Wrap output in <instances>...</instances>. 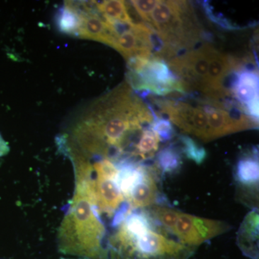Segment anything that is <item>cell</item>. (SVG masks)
I'll return each mask as SVG.
<instances>
[{
	"label": "cell",
	"instance_id": "19",
	"mask_svg": "<svg viewBox=\"0 0 259 259\" xmlns=\"http://www.w3.org/2000/svg\"><path fill=\"white\" fill-rule=\"evenodd\" d=\"M180 141L182 144V152L186 158L198 165L203 163L207 157V152L203 146H200L188 136H181Z\"/></svg>",
	"mask_w": 259,
	"mask_h": 259
},
{
	"label": "cell",
	"instance_id": "22",
	"mask_svg": "<svg viewBox=\"0 0 259 259\" xmlns=\"http://www.w3.org/2000/svg\"><path fill=\"white\" fill-rule=\"evenodd\" d=\"M10 148L8 143L3 139V138L0 135V157L8 154Z\"/></svg>",
	"mask_w": 259,
	"mask_h": 259
},
{
	"label": "cell",
	"instance_id": "5",
	"mask_svg": "<svg viewBox=\"0 0 259 259\" xmlns=\"http://www.w3.org/2000/svg\"><path fill=\"white\" fill-rule=\"evenodd\" d=\"M128 61L127 79L133 89L158 96L187 93L185 85L161 58L134 57Z\"/></svg>",
	"mask_w": 259,
	"mask_h": 259
},
{
	"label": "cell",
	"instance_id": "11",
	"mask_svg": "<svg viewBox=\"0 0 259 259\" xmlns=\"http://www.w3.org/2000/svg\"><path fill=\"white\" fill-rule=\"evenodd\" d=\"M235 180L238 184L241 199L250 204L258 200L259 165L256 148L243 153L237 162L234 171Z\"/></svg>",
	"mask_w": 259,
	"mask_h": 259
},
{
	"label": "cell",
	"instance_id": "2",
	"mask_svg": "<svg viewBox=\"0 0 259 259\" xmlns=\"http://www.w3.org/2000/svg\"><path fill=\"white\" fill-rule=\"evenodd\" d=\"M107 233L98 209L83 191L75 187L59 228L61 253L81 259H105Z\"/></svg>",
	"mask_w": 259,
	"mask_h": 259
},
{
	"label": "cell",
	"instance_id": "13",
	"mask_svg": "<svg viewBox=\"0 0 259 259\" xmlns=\"http://www.w3.org/2000/svg\"><path fill=\"white\" fill-rule=\"evenodd\" d=\"M156 168L146 167L144 175L131 190L126 202L132 209H146L158 202V187Z\"/></svg>",
	"mask_w": 259,
	"mask_h": 259
},
{
	"label": "cell",
	"instance_id": "16",
	"mask_svg": "<svg viewBox=\"0 0 259 259\" xmlns=\"http://www.w3.org/2000/svg\"><path fill=\"white\" fill-rule=\"evenodd\" d=\"M182 165V153L174 145H169L160 150L156 155L155 168L162 175L176 174Z\"/></svg>",
	"mask_w": 259,
	"mask_h": 259
},
{
	"label": "cell",
	"instance_id": "12",
	"mask_svg": "<svg viewBox=\"0 0 259 259\" xmlns=\"http://www.w3.org/2000/svg\"><path fill=\"white\" fill-rule=\"evenodd\" d=\"M85 5L87 6L83 10L75 9L70 5L79 13L81 18L78 36L103 42L113 48L117 37V30L111 23L102 18L98 10L97 13H95L88 4Z\"/></svg>",
	"mask_w": 259,
	"mask_h": 259
},
{
	"label": "cell",
	"instance_id": "6",
	"mask_svg": "<svg viewBox=\"0 0 259 259\" xmlns=\"http://www.w3.org/2000/svg\"><path fill=\"white\" fill-rule=\"evenodd\" d=\"M215 49L209 44L191 49L166 61L169 67L185 85L187 91H205L209 61Z\"/></svg>",
	"mask_w": 259,
	"mask_h": 259
},
{
	"label": "cell",
	"instance_id": "4",
	"mask_svg": "<svg viewBox=\"0 0 259 259\" xmlns=\"http://www.w3.org/2000/svg\"><path fill=\"white\" fill-rule=\"evenodd\" d=\"M150 25L164 44L163 53L169 59L184 49L191 50L200 37L193 12L186 1L159 0L151 14Z\"/></svg>",
	"mask_w": 259,
	"mask_h": 259
},
{
	"label": "cell",
	"instance_id": "18",
	"mask_svg": "<svg viewBox=\"0 0 259 259\" xmlns=\"http://www.w3.org/2000/svg\"><path fill=\"white\" fill-rule=\"evenodd\" d=\"M80 23L81 18L79 13L69 3H66L64 7L59 9L56 15V25L61 32L78 36Z\"/></svg>",
	"mask_w": 259,
	"mask_h": 259
},
{
	"label": "cell",
	"instance_id": "14",
	"mask_svg": "<svg viewBox=\"0 0 259 259\" xmlns=\"http://www.w3.org/2000/svg\"><path fill=\"white\" fill-rule=\"evenodd\" d=\"M256 209L244 218L238 231V244L246 256L258 258V214Z\"/></svg>",
	"mask_w": 259,
	"mask_h": 259
},
{
	"label": "cell",
	"instance_id": "3",
	"mask_svg": "<svg viewBox=\"0 0 259 259\" xmlns=\"http://www.w3.org/2000/svg\"><path fill=\"white\" fill-rule=\"evenodd\" d=\"M194 248L162 233L158 228L130 233L121 228L107 237L106 259H189Z\"/></svg>",
	"mask_w": 259,
	"mask_h": 259
},
{
	"label": "cell",
	"instance_id": "9",
	"mask_svg": "<svg viewBox=\"0 0 259 259\" xmlns=\"http://www.w3.org/2000/svg\"><path fill=\"white\" fill-rule=\"evenodd\" d=\"M156 105L171 123L184 132L208 142V121L203 107H194L183 102L156 100Z\"/></svg>",
	"mask_w": 259,
	"mask_h": 259
},
{
	"label": "cell",
	"instance_id": "8",
	"mask_svg": "<svg viewBox=\"0 0 259 259\" xmlns=\"http://www.w3.org/2000/svg\"><path fill=\"white\" fill-rule=\"evenodd\" d=\"M230 228L221 221L180 212L172 234L180 243L193 248L226 233Z\"/></svg>",
	"mask_w": 259,
	"mask_h": 259
},
{
	"label": "cell",
	"instance_id": "17",
	"mask_svg": "<svg viewBox=\"0 0 259 259\" xmlns=\"http://www.w3.org/2000/svg\"><path fill=\"white\" fill-rule=\"evenodd\" d=\"M159 140L151 128L145 129L136 143L134 150V158L136 161L142 162L152 158L158 150Z\"/></svg>",
	"mask_w": 259,
	"mask_h": 259
},
{
	"label": "cell",
	"instance_id": "10",
	"mask_svg": "<svg viewBox=\"0 0 259 259\" xmlns=\"http://www.w3.org/2000/svg\"><path fill=\"white\" fill-rule=\"evenodd\" d=\"M233 72L234 79L233 78L228 88L230 93L238 102L246 115L258 121V70L245 67L239 62Z\"/></svg>",
	"mask_w": 259,
	"mask_h": 259
},
{
	"label": "cell",
	"instance_id": "21",
	"mask_svg": "<svg viewBox=\"0 0 259 259\" xmlns=\"http://www.w3.org/2000/svg\"><path fill=\"white\" fill-rule=\"evenodd\" d=\"M135 11L143 19L146 24L150 25L151 14L159 0H134L130 2Z\"/></svg>",
	"mask_w": 259,
	"mask_h": 259
},
{
	"label": "cell",
	"instance_id": "15",
	"mask_svg": "<svg viewBox=\"0 0 259 259\" xmlns=\"http://www.w3.org/2000/svg\"><path fill=\"white\" fill-rule=\"evenodd\" d=\"M95 5L102 18L109 23L134 25L127 11L126 2L120 0H107L95 2Z\"/></svg>",
	"mask_w": 259,
	"mask_h": 259
},
{
	"label": "cell",
	"instance_id": "7",
	"mask_svg": "<svg viewBox=\"0 0 259 259\" xmlns=\"http://www.w3.org/2000/svg\"><path fill=\"white\" fill-rule=\"evenodd\" d=\"M208 121L209 141L245 130L258 127V121L246 115L241 106H230L210 104L204 105Z\"/></svg>",
	"mask_w": 259,
	"mask_h": 259
},
{
	"label": "cell",
	"instance_id": "20",
	"mask_svg": "<svg viewBox=\"0 0 259 259\" xmlns=\"http://www.w3.org/2000/svg\"><path fill=\"white\" fill-rule=\"evenodd\" d=\"M151 130L161 142L171 141L176 135L171 121L158 115L151 124Z\"/></svg>",
	"mask_w": 259,
	"mask_h": 259
},
{
	"label": "cell",
	"instance_id": "1",
	"mask_svg": "<svg viewBox=\"0 0 259 259\" xmlns=\"http://www.w3.org/2000/svg\"><path fill=\"white\" fill-rule=\"evenodd\" d=\"M93 113L74 131L71 142L64 143L69 158H134L136 143L145 129L151 128L156 114L151 107L122 84L102 98Z\"/></svg>",
	"mask_w": 259,
	"mask_h": 259
}]
</instances>
